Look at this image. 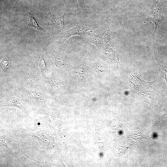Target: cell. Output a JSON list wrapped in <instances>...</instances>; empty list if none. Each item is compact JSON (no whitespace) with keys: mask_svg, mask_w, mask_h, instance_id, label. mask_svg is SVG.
<instances>
[{"mask_svg":"<svg viewBox=\"0 0 167 167\" xmlns=\"http://www.w3.org/2000/svg\"><path fill=\"white\" fill-rule=\"evenodd\" d=\"M131 76V79L129 81L139 96L144 102L152 106L153 105L159 92L156 80L151 82H146L132 75Z\"/></svg>","mask_w":167,"mask_h":167,"instance_id":"6da1fadb","label":"cell"},{"mask_svg":"<svg viewBox=\"0 0 167 167\" xmlns=\"http://www.w3.org/2000/svg\"><path fill=\"white\" fill-rule=\"evenodd\" d=\"M95 27L92 25L82 24L78 25L63 33L61 39V42L63 43L67 39L74 35L84 36L86 32L93 30Z\"/></svg>","mask_w":167,"mask_h":167,"instance_id":"7a4b0ae2","label":"cell"},{"mask_svg":"<svg viewBox=\"0 0 167 167\" xmlns=\"http://www.w3.org/2000/svg\"><path fill=\"white\" fill-rule=\"evenodd\" d=\"M164 0H152L151 9L155 28L154 34L157 26L163 19V13L165 6Z\"/></svg>","mask_w":167,"mask_h":167,"instance_id":"3957f363","label":"cell"},{"mask_svg":"<svg viewBox=\"0 0 167 167\" xmlns=\"http://www.w3.org/2000/svg\"><path fill=\"white\" fill-rule=\"evenodd\" d=\"M2 106H12L17 107L27 113V111L23 101L15 96H9L3 101Z\"/></svg>","mask_w":167,"mask_h":167,"instance_id":"277c9868","label":"cell"},{"mask_svg":"<svg viewBox=\"0 0 167 167\" xmlns=\"http://www.w3.org/2000/svg\"><path fill=\"white\" fill-rule=\"evenodd\" d=\"M65 15V13H64L61 16L57 17L52 15L49 11V16L51 22L54 27L61 30H63L65 27L64 20Z\"/></svg>","mask_w":167,"mask_h":167,"instance_id":"5b68a950","label":"cell"},{"mask_svg":"<svg viewBox=\"0 0 167 167\" xmlns=\"http://www.w3.org/2000/svg\"><path fill=\"white\" fill-rule=\"evenodd\" d=\"M27 24L30 27H33L40 30H43V28L41 27L37 22L35 18L33 15L30 12H29Z\"/></svg>","mask_w":167,"mask_h":167,"instance_id":"8992f818","label":"cell"},{"mask_svg":"<svg viewBox=\"0 0 167 167\" xmlns=\"http://www.w3.org/2000/svg\"><path fill=\"white\" fill-rule=\"evenodd\" d=\"M84 74V68L80 66L75 67L73 69L71 72V75L73 77L76 78H81Z\"/></svg>","mask_w":167,"mask_h":167,"instance_id":"52a82bcc","label":"cell"},{"mask_svg":"<svg viewBox=\"0 0 167 167\" xmlns=\"http://www.w3.org/2000/svg\"><path fill=\"white\" fill-rule=\"evenodd\" d=\"M41 133L40 132H38L36 134L34 133L32 134L33 137L36 138L39 142H40V143H47L48 144L49 142V136H48L45 133Z\"/></svg>","mask_w":167,"mask_h":167,"instance_id":"ba28073f","label":"cell"},{"mask_svg":"<svg viewBox=\"0 0 167 167\" xmlns=\"http://www.w3.org/2000/svg\"><path fill=\"white\" fill-rule=\"evenodd\" d=\"M11 63V59L8 57L3 58L1 60L0 68L4 72L9 68Z\"/></svg>","mask_w":167,"mask_h":167,"instance_id":"9c48e42d","label":"cell"},{"mask_svg":"<svg viewBox=\"0 0 167 167\" xmlns=\"http://www.w3.org/2000/svg\"><path fill=\"white\" fill-rule=\"evenodd\" d=\"M25 92L30 96L32 97L37 98L41 100H43L44 99L43 94L41 92L26 89L25 90Z\"/></svg>","mask_w":167,"mask_h":167,"instance_id":"30bf717a","label":"cell"},{"mask_svg":"<svg viewBox=\"0 0 167 167\" xmlns=\"http://www.w3.org/2000/svg\"><path fill=\"white\" fill-rule=\"evenodd\" d=\"M81 12L86 14L88 12L89 7L85 4L84 0H77Z\"/></svg>","mask_w":167,"mask_h":167,"instance_id":"8fae6325","label":"cell"},{"mask_svg":"<svg viewBox=\"0 0 167 167\" xmlns=\"http://www.w3.org/2000/svg\"><path fill=\"white\" fill-rule=\"evenodd\" d=\"M0 142L1 144L6 147L7 148H8L7 147V144L9 142V140L7 138L1 136Z\"/></svg>","mask_w":167,"mask_h":167,"instance_id":"7c38bea8","label":"cell"},{"mask_svg":"<svg viewBox=\"0 0 167 167\" xmlns=\"http://www.w3.org/2000/svg\"><path fill=\"white\" fill-rule=\"evenodd\" d=\"M96 71L98 73L103 72V67L100 65H99L95 67Z\"/></svg>","mask_w":167,"mask_h":167,"instance_id":"4fadbf2b","label":"cell"},{"mask_svg":"<svg viewBox=\"0 0 167 167\" xmlns=\"http://www.w3.org/2000/svg\"><path fill=\"white\" fill-rule=\"evenodd\" d=\"M162 70L163 71L164 73V76H163V77L167 85V79L166 76V73L167 72V71H166V70L165 67L163 68ZM165 111L166 113H167V107L165 110Z\"/></svg>","mask_w":167,"mask_h":167,"instance_id":"5bb4252c","label":"cell"}]
</instances>
